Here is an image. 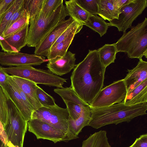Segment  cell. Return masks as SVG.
<instances>
[{
  "mask_svg": "<svg viewBox=\"0 0 147 147\" xmlns=\"http://www.w3.org/2000/svg\"><path fill=\"white\" fill-rule=\"evenodd\" d=\"M128 147H147V134L140 135L134 143Z\"/></svg>",
  "mask_w": 147,
  "mask_h": 147,
  "instance_id": "obj_35",
  "label": "cell"
},
{
  "mask_svg": "<svg viewBox=\"0 0 147 147\" xmlns=\"http://www.w3.org/2000/svg\"><path fill=\"white\" fill-rule=\"evenodd\" d=\"M92 116L91 110L83 111L76 120L69 117L68 121V129L67 136L68 141L78 138L79 133L85 126H88Z\"/></svg>",
  "mask_w": 147,
  "mask_h": 147,
  "instance_id": "obj_18",
  "label": "cell"
},
{
  "mask_svg": "<svg viewBox=\"0 0 147 147\" xmlns=\"http://www.w3.org/2000/svg\"><path fill=\"white\" fill-rule=\"evenodd\" d=\"M68 16L65 6L61 5L50 16H46L41 11L30 19L27 45L35 47L56 26Z\"/></svg>",
  "mask_w": 147,
  "mask_h": 147,
  "instance_id": "obj_4",
  "label": "cell"
},
{
  "mask_svg": "<svg viewBox=\"0 0 147 147\" xmlns=\"http://www.w3.org/2000/svg\"><path fill=\"white\" fill-rule=\"evenodd\" d=\"M97 32L100 37L107 32L109 27L108 23L97 15L90 14L87 20L83 24Z\"/></svg>",
  "mask_w": 147,
  "mask_h": 147,
  "instance_id": "obj_26",
  "label": "cell"
},
{
  "mask_svg": "<svg viewBox=\"0 0 147 147\" xmlns=\"http://www.w3.org/2000/svg\"><path fill=\"white\" fill-rule=\"evenodd\" d=\"M128 1V0H114V5L116 8L119 10L120 8Z\"/></svg>",
  "mask_w": 147,
  "mask_h": 147,
  "instance_id": "obj_39",
  "label": "cell"
},
{
  "mask_svg": "<svg viewBox=\"0 0 147 147\" xmlns=\"http://www.w3.org/2000/svg\"><path fill=\"white\" fill-rule=\"evenodd\" d=\"M79 5L86 12L91 14L97 15L98 12L97 0H76Z\"/></svg>",
  "mask_w": 147,
  "mask_h": 147,
  "instance_id": "obj_33",
  "label": "cell"
},
{
  "mask_svg": "<svg viewBox=\"0 0 147 147\" xmlns=\"http://www.w3.org/2000/svg\"><path fill=\"white\" fill-rule=\"evenodd\" d=\"M147 7V0H128L119 9L118 19L110 21L108 24L117 27L119 32H126Z\"/></svg>",
  "mask_w": 147,
  "mask_h": 147,
  "instance_id": "obj_7",
  "label": "cell"
},
{
  "mask_svg": "<svg viewBox=\"0 0 147 147\" xmlns=\"http://www.w3.org/2000/svg\"><path fill=\"white\" fill-rule=\"evenodd\" d=\"M82 147H111L107 136L106 131L100 130L91 134L83 141Z\"/></svg>",
  "mask_w": 147,
  "mask_h": 147,
  "instance_id": "obj_24",
  "label": "cell"
},
{
  "mask_svg": "<svg viewBox=\"0 0 147 147\" xmlns=\"http://www.w3.org/2000/svg\"><path fill=\"white\" fill-rule=\"evenodd\" d=\"M121 102L128 106L147 102V79L127 92Z\"/></svg>",
  "mask_w": 147,
  "mask_h": 147,
  "instance_id": "obj_20",
  "label": "cell"
},
{
  "mask_svg": "<svg viewBox=\"0 0 147 147\" xmlns=\"http://www.w3.org/2000/svg\"><path fill=\"white\" fill-rule=\"evenodd\" d=\"M0 147H9L4 143L0 139Z\"/></svg>",
  "mask_w": 147,
  "mask_h": 147,
  "instance_id": "obj_40",
  "label": "cell"
},
{
  "mask_svg": "<svg viewBox=\"0 0 147 147\" xmlns=\"http://www.w3.org/2000/svg\"><path fill=\"white\" fill-rule=\"evenodd\" d=\"M74 20L71 17L59 23L54 28L36 47L34 54L47 57L54 43Z\"/></svg>",
  "mask_w": 147,
  "mask_h": 147,
  "instance_id": "obj_13",
  "label": "cell"
},
{
  "mask_svg": "<svg viewBox=\"0 0 147 147\" xmlns=\"http://www.w3.org/2000/svg\"><path fill=\"white\" fill-rule=\"evenodd\" d=\"M98 6V14L104 20L109 22L118 19L120 13L114 5V0H97Z\"/></svg>",
  "mask_w": 147,
  "mask_h": 147,
  "instance_id": "obj_21",
  "label": "cell"
},
{
  "mask_svg": "<svg viewBox=\"0 0 147 147\" xmlns=\"http://www.w3.org/2000/svg\"><path fill=\"white\" fill-rule=\"evenodd\" d=\"M24 0H14L0 21V39L7 29L13 15L20 6Z\"/></svg>",
  "mask_w": 147,
  "mask_h": 147,
  "instance_id": "obj_27",
  "label": "cell"
},
{
  "mask_svg": "<svg viewBox=\"0 0 147 147\" xmlns=\"http://www.w3.org/2000/svg\"><path fill=\"white\" fill-rule=\"evenodd\" d=\"M54 91L62 99L69 117L73 120L78 119L83 111L91 110L90 106L83 100L71 87L57 88Z\"/></svg>",
  "mask_w": 147,
  "mask_h": 147,
  "instance_id": "obj_11",
  "label": "cell"
},
{
  "mask_svg": "<svg viewBox=\"0 0 147 147\" xmlns=\"http://www.w3.org/2000/svg\"><path fill=\"white\" fill-rule=\"evenodd\" d=\"M117 53H127L129 58H147V18L132 27L127 32H123L115 43Z\"/></svg>",
  "mask_w": 147,
  "mask_h": 147,
  "instance_id": "obj_3",
  "label": "cell"
},
{
  "mask_svg": "<svg viewBox=\"0 0 147 147\" xmlns=\"http://www.w3.org/2000/svg\"><path fill=\"white\" fill-rule=\"evenodd\" d=\"M69 115L67 108L56 104L54 106H42L33 111L32 119H37L45 122L61 130L67 135L68 121Z\"/></svg>",
  "mask_w": 147,
  "mask_h": 147,
  "instance_id": "obj_9",
  "label": "cell"
},
{
  "mask_svg": "<svg viewBox=\"0 0 147 147\" xmlns=\"http://www.w3.org/2000/svg\"><path fill=\"white\" fill-rule=\"evenodd\" d=\"M127 92L123 79L114 81L100 90L90 106L100 108L119 103L124 99Z\"/></svg>",
  "mask_w": 147,
  "mask_h": 147,
  "instance_id": "obj_8",
  "label": "cell"
},
{
  "mask_svg": "<svg viewBox=\"0 0 147 147\" xmlns=\"http://www.w3.org/2000/svg\"><path fill=\"white\" fill-rule=\"evenodd\" d=\"M137 65L128 72L123 79L127 92L131 91L147 79V62L139 59Z\"/></svg>",
  "mask_w": 147,
  "mask_h": 147,
  "instance_id": "obj_16",
  "label": "cell"
},
{
  "mask_svg": "<svg viewBox=\"0 0 147 147\" xmlns=\"http://www.w3.org/2000/svg\"><path fill=\"white\" fill-rule=\"evenodd\" d=\"M75 54L70 51L67 52L63 57L49 61L47 67L53 74L62 76L74 69L75 64Z\"/></svg>",
  "mask_w": 147,
  "mask_h": 147,
  "instance_id": "obj_15",
  "label": "cell"
},
{
  "mask_svg": "<svg viewBox=\"0 0 147 147\" xmlns=\"http://www.w3.org/2000/svg\"><path fill=\"white\" fill-rule=\"evenodd\" d=\"M106 69L100 61L97 50H89L71 74L70 87L90 106L103 88Z\"/></svg>",
  "mask_w": 147,
  "mask_h": 147,
  "instance_id": "obj_1",
  "label": "cell"
},
{
  "mask_svg": "<svg viewBox=\"0 0 147 147\" xmlns=\"http://www.w3.org/2000/svg\"><path fill=\"white\" fill-rule=\"evenodd\" d=\"M29 132L34 134L37 139L51 141L54 143L68 141L67 135L61 130L37 119H32L27 122Z\"/></svg>",
  "mask_w": 147,
  "mask_h": 147,
  "instance_id": "obj_10",
  "label": "cell"
},
{
  "mask_svg": "<svg viewBox=\"0 0 147 147\" xmlns=\"http://www.w3.org/2000/svg\"><path fill=\"white\" fill-rule=\"evenodd\" d=\"M91 108L92 116L88 126L98 129L108 125L129 122L137 117L146 114L147 103L128 106L121 102L108 107Z\"/></svg>",
  "mask_w": 147,
  "mask_h": 147,
  "instance_id": "obj_2",
  "label": "cell"
},
{
  "mask_svg": "<svg viewBox=\"0 0 147 147\" xmlns=\"http://www.w3.org/2000/svg\"><path fill=\"white\" fill-rule=\"evenodd\" d=\"M2 0H0V2Z\"/></svg>",
  "mask_w": 147,
  "mask_h": 147,
  "instance_id": "obj_41",
  "label": "cell"
},
{
  "mask_svg": "<svg viewBox=\"0 0 147 147\" xmlns=\"http://www.w3.org/2000/svg\"><path fill=\"white\" fill-rule=\"evenodd\" d=\"M14 0H2L0 2V21Z\"/></svg>",
  "mask_w": 147,
  "mask_h": 147,
  "instance_id": "obj_36",
  "label": "cell"
},
{
  "mask_svg": "<svg viewBox=\"0 0 147 147\" xmlns=\"http://www.w3.org/2000/svg\"><path fill=\"white\" fill-rule=\"evenodd\" d=\"M44 0H24L25 9L28 13L30 19L41 11Z\"/></svg>",
  "mask_w": 147,
  "mask_h": 147,
  "instance_id": "obj_29",
  "label": "cell"
},
{
  "mask_svg": "<svg viewBox=\"0 0 147 147\" xmlns=\"http://www.w3.org/2000/svg\"><path fill=\"white\" fill-rule=\"evenodd\" d=\"M65 3L68 16L82 24L87 20L90 14L79 5L76 0L65 1Z\"/></svg>",
  "mask_w": 147,
  "mask_h": 147,
  "instance_id": "obj_22",
  "label": "cell"
},
{
  "mask_svg": "<svg viewBox=\"0 0 147 147\" xmlns=\"http://www.w3.org/2000/svg\"><path fill=\"white\" fill-rule=\"evenodd\" d=\"M7 74L25 79L36 84H40L62 88L67 82V79L53 74L49 70L35 68L32 66L27 65L3 67Z\"/></svg>",
  "mask_w": 147,
  "mask_h": 147,
  "instance_id": "obj_5",
  "label": "cell"
},
{
  "mask_svg": "<svg viewBox=\"0 0 147 147\" xmlns=\"http://www.w3.org/2000/svg\"><path fill=\"white\" fill-rule=\"evenodd\" d=\"M8 119L3 126L9 147H23L24 136L28 128L27 122L12 101H7Z\"/></svg>",
  "mask_w": 147,
  "mask_h": 147,
  "instance_id": "obj_6",
  "label": "cell"
},
{
  "mask_svg": "<svg viewBox=\"0 0 147 147\" xmlns=\"http://www.w3.org/2000/svg\"><path fill=\"white\" fill-rule=\"evenodd\" d=\"M29 23L18 31L0 39L2 50L7 53H18L27 44Z\"/></svg>",
  "mask_w": 147,
  "mask_h": 147,
  "instance_id": "obj_14",
  "label": "cell"
},
{
  "mask_svg": "<svg viewBox=\"0 0 147 147\" xmlns=\"http://www.w3.org/2000/svg\"><path fill=\"white\" fill-rule=\"evenodd\" d=\"M47 61L44 56L35 54L0 51V64L3 65H38Z\"/></svg>",
  "mask_w": 147,
  "mask_h": 147,
  "instance_id": "obj_12",
  "label": "cell"
},
{
  "mask_svg": "<svg viewBox=\"0 0 147 147\" xmlns=\"http://www.w3.org/2000/svg\"><path fill=\"white\" fill-rule=\"evenodd\" d=\"M0 139L6 145L8 146V141L7 137L4 129L3 125L0 121Z\"/></svg>",
  "mask_w": 147,
  "mask_h": 147,
  "instance_id": "obj_38",
  "label": "cell"
},
{
  "mask_svg": "<svg viewBox=\"0 0 147 147\" xmlns=\"http://www.w3.org/2000/svg\"><path fill=\"white\" fill-rule=\"evenodd\" d=\"M36 93L37 98L42 106L52 107L56 105L53 97L47 94L39 86L37 89Z\"/></svg>",
  "mask_w": 147,
  "mask_h": 147,
  "instance_id": "obj_32",
  "label": "cell"
},
{
  "mask_svg": "<svg viewBox=\"0 0 147 147\" xmlns=\"http://www.w3.org/2000/svg\"><path fill=\"white\" fill-rule=\"evenodd\" d=\"M63 0H44L41 11L46 16L51 15L61 5Z\"/></svg>",
  "mask_w": 147,
  "mask_h": 147,
  "instance_id": "obj_31",
  "label": "cell"
},
{
  "mask_svg": "<svg viewBox=\"0 0 147 147\" xmlns=\"http://www.w3.org/2000/svg\"><path fill=\"white\" fill-rule=\"evenodd\" d=\"M25 11V9L24 7V0L22 3L13 15L9 23L7 28L22 16Z\"/></svg>",
  "mask_w": 147,
  "mask_h": 147,
  "instance_id": "obj_34",
  "label": "cell"
},
{
  "mask_svg": "<svg viewBox=\"0 0 147 147\" xmlns=\"http://www.w3.org/2000/svg\"><path fill=\"white\" fill-rule=\"evenodd\" d=\"M78 33L75 32L72 33L64 40L51 48L47 57L48 61L63 56L67 52L68 49L75 35Z\"/></svg>",
  "mask_w": 147,
  "mask_h": 147,
  "instance_id": "obj_23",
  "label": "cell"
},
{
  "mask_svg": "<svg viewBox=\"0 0 147 147\" xmlns=\"http://www.w3.org/2000/svg\"><path fill=\"white\" fill-rule=\"evenodd\" d=\"M97 51L100 62L106 68L114 62L117 53L115 43L105 44Z\"/></svg>",
  "mask_w": 147,
  "mask_h": 147,
  "instance_id": "obj_25",
  "label": "cell"
},
{
  "mask_svg": "<svg viewBox=\"0 0 147 147\" xmlns=\"http://www.w3.org/2000/svg\"><path fill=\"white\" fill-rule=\"evenodd\" d=\"M29 22V15L25 9L24 12L22 16L18 20L14 22L5 32L1 38L18 31Z\"/></svg>",
  "mask_w": 147,
  "mask_h": 147,
  "instance_id": "obj_28",
  "label": "cell"
},
{
  "mask_svg": "<svg viewBox=\"0 0 147 147\" xmlns=\"http://www.w3.org/2000/svg\"><path fill=\"white\" fill-rule=\"evenodd\" d=\"M8 97L0 86V121L4 126L8 119L7 101Z\"/></svg>",
  "mask_w": 147,
  "mask_h": 147,
  "instance_id": "obj_30",
  "label": "cell"
},
{
  "mask_svg": "<svg viewBox=\"0 0 147 147\" xmlns=\"http://www.w3.org/2000/svg\"><path fill=\"white\" fill-rule=\"evenodd\" d=\"M4 92L13 103L25 120L28 122L32 118L33 109L28 107L24 102L20 95L15 89L7 82Z\"/></svg>",
  "mask_w": 147,
  "mask_h": 147,
  "instance_id": "obj_19",
  "label": "cell"
},
{
  "mask_svg": "<svg viewBox=\"0 0 147 147\" xmlns=\"http://www.w3.org/2000/svg\"><path fill=\"white\" fill-rule=\"evenodd\" d=\"M10 77L26 96L34 111L42 107L36 95V91L38 86L33 82L25 79L12 76Z\"/></svg>",
  "mask_w": 147,
  "mask_h": 147,
  "instance_id": "obj_17",
  "label": "cell"
},
{
  "mask_svg": "<svg viewBox=\"0 0 147 147\" xmlns=\"http://www.w3.org/2000/svg\"><path fill=\"white\" fill-rule=\"evenodd\" d=\"M9 75L3 69V67L0 66V86L5 91L7 84V80Z\"/></svg>",
  "mask_w": 147,
  "mask_h": 147,
  "instance_id": "obj_37",
  "label": "cell"
}]
</instances>
